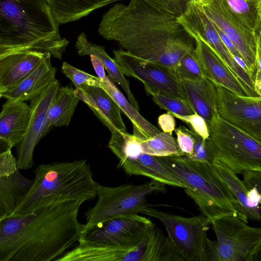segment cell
<instances>
[{
	"mask_svg": "<svg viewBox=\"0 0 261 261\" xmlns=\"http://www.w3.org/2000/svg\"><path fill=\"white\" fill-rule=\"evenodd\" d=\"M206 146L214 160L236 174L261 171V142L223 119L218 114L209 127Z\"/></svg>",
	"mask_w": 261,
	"mask_h": 261,
	"instance_id": "obj_6",
	"label": "cell"
},
{
	"mask_svg": "<svg viewBox=\"0 0 261 261\" xmlns=\"http://www.w3.org/2000/svg\"><path fill=\"white\" fill-rule=\"evenodd\" d=\"M256 34L261 29V0H213Z\"/></svg>",
	"mask_w": 261,
	"mask_h": 261,
	"instance_id": "obj_28",
	"label": "cell"
},
{
	"mask_svg": "<svg viewBox=\"0 0 261 261\" xmlns=\"http://www.w3.org/2000/svg\"><path fill=\"white\" fill-rule=\"evenodd\" d=\"M165 186L152 179L139 185L124 184L116 187L100 185L97 200L85 213L86 223L83 233L110 218L141 213L149 206L147 197L154 193H165Z\"/></svg>",
	"mask_w": 261,
	"mask_h": 261,
	"instance_id": "obj_7",
	"label": "cell"
},
{
	"mask_svg": "<svg viewBox=\"0 0 261 261\" xmlns=\"http://www.w3.org/2000/svg\"><path fill=\"white\" fill-rule=\"evenodd\" d=\"M183 185L186 193L211 221L233 216L248 223V218L213 163L189 160L182 156L158 157Z\"/></svg>",
	"mask_w": 261,
	"mask_h": 261,
	"instance_id": "obj_4",
	"label": "cell"
},
{
	"mask_svg": "<svg viewBox=\"0 0 261 261\" xmlns=\"http://www.w3.org/2000/svg\"><path fill=\"white\" fill-rule=\"evenodd\" d=\"M139 140L144 153L156 157L180 156L172 133L161 132L149 138Z\"/></svg>",
	"mask_w": 261,
	"mask_h": 261,
	"instance_id": "obj_30",
	"label": "cell"
},
{
	"mask_svg": "<svg viewBox=\"0 0 261 261\" xmlns=\"http://www.w3.org/2000/svg\"><path fill=\"white\" fill-rule=\"evenodd\" d=\"M171 114L174 117L190 125L191 130L204 140H206L209 137L210 132L207 123L205 120L198 114L195 113L190 115L180 116Z\"/></svg>",
	"mask_w": 261,
	"mask_h": 261,
	"instance_id": "obj_37",
	"label": "cell"
},
{
	"mask_svg": "<svg viewBox=\"0 0 261 261\" xmlns=\"http://www.w3.org/2000/svg\"><path fill=\"white\" fill-rule=\"evenodd\" d=\"M61 71L72 81L76 88L84 86L101 88V81L97 76L93 75L76 68L66 62L63 63Z\"/></svg>",
	"mask_w": 261,
	"mask_h": 261,
	"instance_id": "obj_33",
	"label": "cell"
},
{
	"mask_svg": "<svg viewBox=\"0 0 261 261\" xmlns=\"http://www.w3.org/2000/svg\"><path fill=\"white\" fill-rule=\"evenodd\" d=\"M60 87L56 80L40 95L31 101V117L25 134L17 146L18 168L28 170L34 166L35 147L50 130L47 122V112Z\"/></svg>",
	"mask_w": 261,
	"mask_h": 261,
	"instance_id": "obj_15",
	"label": "cell"
},
{
	"mask_svg": "<svg viewBox=\"0 0 261 261\" xmlns=\"http://www.w3.org/2000/svg\"><path fill=\"white\" fill-rule=\"evenodd\" d=\"M194 51L184 56L173 69L181 81H196L205 77Z\"/></svg>",
	"mask_w": 261,
	"mask_h": 261,
	"instance_id": "obj_31",
	"label": "cell"
},
{
	"mask_svg": "<svg viewBox=\"0 0 261 261\" xmlns=\"http://www.w3.org/2000/svg\"><path fill=\"white\" fill-rule=\"evenodd\" d=\"M194 54L204 72L205 77L240 95L250 96L246 88L215 51L204 41L194 38Z\"/></svg>",
	"mask_w": 261,
	"mask_h": 261,
	"instance_id": "obj_17",
	"label": "cell"
},
{
	"mask_svg": "<svg viewBox=\"0 0 261 261\" xmlns=\"http://www.w3.org/2000/svg\"><path fill=\"white\" fill-rule=\"evenodd\" d=\"M98 32L134 57L173 69L195 47V39L177 18L145 0L113 5L102 15Z\"/></svg>",
	"mask_w": 261,
	"mask_h": 261,
	"instance_id": "obj_1",
	"label": "cell"
},
{
	"mask_svg": "<svg viewBox=\"0 0 261 261\" xmlns=\"http://www.w3.org/2000/svg\"><path fill=\"white\" fill-rule=\"evenodd\" d=\"M152 97L153 101L161 109L168 112L180 116L196 113L187 100L163 94L149 91L147 93Z\"/></svg>",
	"mask_w": 261,
	"mask_h": 261,
	"instance_id": "obj_32",
	"label": "cell"
},
{
	"mask_svg": "<svg viewBox=\"0 0 261 261\" xmlns=\"http://www.w3.org/2000/svg\"><path fill=\"white\" fill-rule=\"evenodd\" d=\"M46 0H0V57L25 51L61 60L69 44Z\"/></svg>",
	"mask_w": 261,
	"mask_h": 261,
	"instance_id": "obj_3",
	"label": "cell"
},
{
	"mask_svg": "<svg viewBox=\"0 0 261 261\" xmlns=\"http://www.w3.org/2000/svg\"><path fill=\"white\" fill-rule=\"evenodd\" d=\"M17 169L0 177V220L10 217L30 189L33 179L23 176Z\"/></svg>",
	"mask_w": 261,
	"mask_h": 261,
	"instance_id": "obj_25",
	"label": "cell"
},
{
	"mask_svg": "<svg viewBox=\"0 0 261 261\" xmlns=\"http://www.w3.org/2000/svg\"><path fill=\"white\" fill-rule=\"evenodd\" d=\"M216 241L208 239L207 261H253L261 244V228L229 216L211 223Z\"/></svg>",
	"mask_w": 261,
	"mask_h": 261,
	"instance_id": "obj_8",
	"label": "cell"
},
{
	"mask_svg": "<svg viewBox=\"0 0 261 261\" xmlns=\"http://www.w3.org/2000/svg\"><path fill=\"white\" fill-rule=\"evenodd\" d=\"M141 213L154 217L163 224L167 237L184 260L207 261V232L211 222L206 216L202 215L185 217L166 213L149 206Z\"/></svg>",
	"mask_w": 261,
	"mask_h": 261,
	"instance_id": "obj_9",
	"label": "cell"
},
{
	"mask_svg": "<svg viewBox=\"0 0 261 261\" xmlns=\"http://www.w3.org/2000/svg\"><path fill=\"white\" fill-rule=\"evenodd\" d=\"M113 53V59L124 75L141 81L146 93L155 92L187 100L182 81L173 68L141 60L122 48Z\"/></svg>",
	"mask_w": 261,
	"mask_h": 261,
	"instance_id": "obj_11",
	"label": "cell"
},
{
	"mask_svg": "<svg viewBox=\"0 0 261 261\" xmlns=\"http://www.w3.org/2000/svg\"><path fill=\"white\" fill-rule=\"evenodd\" d=\"M154 224L139 214L108 219L83 233L80 239L108 246L135 247L144 239Z\"/></svg>",
	"mask_w": 261,
	"mask_h": 261,
	"instance_id": "obj_13",
	"label": "cell"
},
{
	"mask_svg": "<svg viewBox=\"0 0 261 261\" xmlns=\"http://www.w3.org/2000/svg\"><path fill=\"white\" fill-rule=\"evenodd\" d=\"M91 62L93 68L101 81L104 80L107 76L105 71V67L101 62L95 56L90 55Z\"/></svg>",
	"mask_w": 261,
	"mask_h": 261,
	"instance_id": "obj_42",
	"label": "cell"
},
{
	"mask_svg": "<svg viewBox=\"0 0 261 261\" xmlns=\"http://www.w3.org/2000/svg\"><path fill=\"white\" fill-rule=\"evenodd\" d=\"M33 184L10 216L27 215L57 198L93 200L100 184L86 160L41 164L34 171Z\"/></svg>",
	"mask_w": 261,
	"mask_h": 261,
	"instance_id": "obj_5",
	"label": "cell"
},
{
	"mask_svg": "<svg viewBox=\"0 0 261 261\" xmlns=\"http://www.w3.org/2000/svg\"><path fill=\"white\" fill-rule=\"evenodd\" d=\"M84 202L57 198L0 220V261H56L83 235L78 215Z\"/></svg>",
	"mask_w": 261,
	"mask_h": 261,
	"instance_id": "obj_2",
	"label": "cell"
},
{
	"mask_svg": "<svg viewBox=\"0 0 261 261\" xmlns=\"http://www.w3.org/2000/svg\"><path fill=\"white\" fill-rule=\"evenodd\" d=\"M18 161L12 154L11 148H7L0 153V177L7 176L18 169Z\"/></svg>",
	"mask_w": 261,
	"mask_h": 261,
	"instance_id": "obj_38",
	"label": "cell"
},
{
	"mask_svg": "<svg viewBox=\"0 0 261 261\" xmlns=\"http://www.w3.org/2000/svg\"><path fill=\"white\" fill-rule=\"evenodd\" d=\"M199 6L210 20L236 47L254 79L256 67L257 34L214 1L208 5Z\"/></svg>",
	"mask_w": 261,
	"mask_h": 261,
	"instance_id": "obj_16",
	"label": "cell"
},
{
	"mask_svg": "<svg viewBox=\"0 0 261 261\" xmlns=\"http://www.w3.org/2000/svg\"><path fill=\"white\" fill-rule=\"evenodd\" d=\"M159 11L178 18L186 11L188 4L198 0H145Z\"/></svg>",
	"mask_w": 261,
	"mask_h": 261,
	"instance_id": "obj_34",
	"label": "cell"
},
{
	"mask_svg": "<svg viewBox=\"0 0 261 261\" xmlns=\"http://www.w3.org/2000/svg\"><path fill=\"white\" fill-rule=\"evenodd\" d=\"M216 86L220 116L261 142V96L240 95Z\"/></svg>",
	"mask_w": 261,
	"mask_h": 261,
	"instance_id": "obj_14",
	"label": "cell"
},
{
	"mask_svg": "<svg viewBox=\"0 0 261 261\" xmlns=\"http://www.w3.org/2000/svg\"><path fill=\"white\" fill-rule=\"evenodd\" d=\"M30 117V105L25 101L7 100L3 105L0 114V140L6 148L17 146L22 140Z\"/></svg>",
	"mask_w": 261,
	"mask_h": 261,
	"instance_id": "obj_20",
	"label": "cell"
},
{
	"mask_svg": "<svg viewBox=\"0 0 261 261\" xmlns=\"http://www.w3.org/2000/svg\"><path fill=\"white\" fill-rule=\"evenodd\" d=\"M79 100L75 89L68 86L59 87L48 110L47 122L49 128L68 126Z\"/></svg>",
	"mask_w": 261,
	"mask_h": 261,
	"instance_id": "obj_29",
	"label": "cell"
},
{
	"mask_svg": "<svg viewBox=\"0 0 261 261\" xmlns=\"http://www.w3.org/2000/svg\"><path fill=\"white\" fill-rule=\"evenodd\" d=\"M75 48L81 56L92 55L96 57L103 65L111 79L121 87L130 103L139 111L138 102L130 91L128 81L119 66L109 56L103 46L89 41L86 34L82 32L77 38Z\"/></svg>",
	"mask_w": 261,
	"mask_h": 261,
	"instance_id": "obj_24",
	"label": "cell"
},
{
	"mask_svg": "<svg viewBox=\"0 0 261 261\" xmlns=\"http://www.w3.org/2000/svg\"><path fill=\"white\" fill-rule=\"evenodd\" d=\"M50 57L46 53L25 51L0 57V93L16 86Z\"/></svg>",
	"mask_w": 261,
	"mask_h": 261,
	"instance_id": "obj_19",
	"label": "cell"
},
{
	"mask_svg": "<svg viewBox=\"0 0 261 261\" xmlns=\"http://www.w3.org/2000/svg\"><path fill=\"white\" fill-rule=\"evenodd\" d=\"M243 180L248 188L256 189L261 195V171H251L246 172L243 174Z\"/></svg>",
	"mask_w": 261,
	"mask_h": 261,
	"instance_id": "obj_40",
	"label": "cell"
},
{
	"mask_svg": "<svg viewBox=\"0 0 261 261\" xmlns=\"http://www.w3.org/2000/svg\"><path fill=\"white\" fill-rule=\"evenodd\" d=\"M108 147L119 160L117 167L126 174L144 176L166 185L184 188L158 157L143 152L139 139L134 135L112 133Z\"/></svg>",
	"mask_w": 261,
	"mask_h": 261,
	"instance_id": "obj_10",
	"label": "cell"
},
{
	"mask_svg": "<svg viewBox=\"0 0 261 261\" xmlns=\"http://www.w3.org/2000/svg\"><path fill=\"white\" fill-rule=\"evenodd\" d=\"M158 124L163 132L172 133L175 128L174 117L169 112L162 114L158 118Z\"/></svg>",
	"mask_w": 261,
	"mask_h": 261,
	"instance_id": "obj_41",
	"label": "cell"
},
{
	"mask_svg": "<svg viewBox=\"0 0 261 261\" xmlns=\"http://www.w3.org/2000/svg\"><path fill=\"white\" fill-rule=\"evenodd\" d=\"M182 81L187 100L209 127L213 119L219 114L216 85L206 77L196 81Z\"/></svg>",
	"mask_w": 261,
	"mask_h": 261,
	"instance_id": "obj_22",
	"label": "cell"
},
{
	"mask_svg": "<svg viewBox=\"0 0 261 261\" xmlns=\"http://www.w3.org/2000/svg\"><path fill=\"white\" fill-rule=\"evenodd\" d=\"M177 19L193 38L203 40L215 51L241 81L250 96H257L253 77L236 61L214 25L198 4L195 2L189 3L185 13Z\"/></svg>",
	"mask_w": 261,
	"mask_h": 261,
	"instance_id": "obj_12",
	"label": "cell"
},
{
	"mask_svg": "<svg viewBox=\"0 0 261 261\" xmlns=\"http://www.w3.org/2000/svg\"><path fill=\"white\" fill-rule=\"evenodd\" d=\"M121 0H46L59 24L77 20L95 10Z\"/></svg>",
	"mask_w": 261,
	"mask_h": 261,
	"instance_id": "obj_27",
	"label": "cell"
},
{
	"mask_svg": "<svg viewBox=\"0 0 261 261\" xmlns=\"http://www.w3.org/2000/svg\"><path fill=\"white\" fill-rule=\"evenodd\" d=\"M254 86L257 95L261 96V29L257 34L256 67Z\"/></svg>",
	"mask_w": 261,
	"mask_h": 261,
	"instance_id": "obj_39",
	"label": "cell"
},
{
	"mask_svg": "<svg viewBox=\"0 0 261 261\" xmlns=\"http://www.w3.org/2000/svg\"><path fill=\"white\" fill-rule=\"evenodd\" d=\"M261 260V244L257 249L254 256L253 261H259Z\"/></svg>",
	"mask_w": 261,
	"mask_h": 261,
	"instance_id": "obj_43",
	"label": "cell"
},
{
	"mask_svg": "<svg viewBox=\"0 0 261 261\" xmlns=\"http://www.w3.org/2000/svg\"><path fill=\"white\" fill-rule=\"evenodd\" d=\"M189 131L194 140V150L192 155L184 157L189 160L213 163L214 159L206 146V140L191 129Z\"/></svg>",
	"mask_w": 261,
	"mask_h": 261,
	"instance_id": "obj_35",
	"label": "cell"
},
{
	"mask_svg": "<svg viewBox=\"0 0 261 261\" xmlns=\"http://www.w3.org/2000/svg\"><path fill=\"white\" fill-rule=\"evenodd\" d=\"M76 95L87 104L94 115L112 133H126L121 116V109L112 97L102 88L84 86L75 88Z\"/></svg>",
	"mask_w": 261,
	"mask_h": 261,
	"instance_id": "obj_18",
	"label": "cell"
},
{
	"mask_svg": "<svg viewBox=\"0 0 261 261\" xmlns=\"http://www.w3.org/2000/svg\"><path fill=\"white\" fill-rule=\"evenodd\" d=\"M50 58L44 60L16 86L0 93L1 98L13 101H31L42 93L56 80L57 69L51 65Z\"/></svg>",
	"mask_w": 261,
	"mask_h": 261,
	"instance_id": "obj_21",
	"label": "cell"
},
{
	"mask_svg": "<svg viewBox=\"0 0 261 261\" xmlns=\"http://www.w3.org/2000/svg\"><path fill=\"white\" fill-rule=\"evenodd\" d=\"M101 81V88L112 97L131 121L135 136L140 139H146L161 132L139 113L109 76Z\"/></svg>",
	"mask_w": 261,
	"mask_h": 261,
	"instance_id": "obj_26",
	"label": "cell"
},
{
	"mask_svg": "<svg viewBox=\"0 0 261 261\" xmlns=\"http://www.w3.org/2000/svg\"><path fill=\"white\" fill-rule=\"evenodd\" d=\"M215 168L239 202L248 219L261 221V195L255 188H248L237 174L221 162L215 159Z\"/></svg>",
	"mask_w": 261,
	"mask_h": 261,
	"instance_id": "obj_23",
	"label": "cell"
},
{
	"mask_svg": "<svg viewBox=\"0 0 261 261\" xmlns=\"http://www.w3.org/2000/svg\"><path fill=\"white\" fill-rule=\"evenodd\" d=\"M189 130L184 126L180 125L174 130L180 156H189L193 152L194 140Z\"/></svg>",
	"mask_w": 261,
	"mask_h": 261,
	"instance_id": "obj_36",
	"label": "cell"
}]
</instances>
